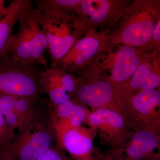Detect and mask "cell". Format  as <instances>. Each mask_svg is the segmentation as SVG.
Returning a JSON list of instances; mask_svg holds the SVG:
<instances>
[{"label":"cell","mask_w":160,"mask_h":160,"mask_svg":"<svg viewBox=\"0 0 160 160\" xmlns=\"http://www.w3.org/2000/svg\"><path fill=\"white\" fill-rule=\"evenodd\" d=\"M35 64L23 62L7 54L0 59V94L38 98L42 92Z\"/></svg>","instance_id":"7a4b0ae2"},{"label":"cell","mask_w":160,"mask_h":160,"mask_svg":"<svg viewBox=\"0 0 160 160\" xmlns=\"http://www.w3.org/2000/svg\"><path fill=\"white\" fill-rule=\"evenodd\" d=\"M39 82L42 92L49 96V103L53 107L70 100V96L55 79L45 70L40 75Z\"/></svg>","instance_id":"7c38bea8"},{"label":"cell","mask_w":160,"mask_h":160,"mask_svg":"<svg viewBox=\"0 0 160 160\" xmlns=\"http://www.w3.org/2000/svg\"><path fill=\"white\" fill-rule=\"evenodd\" d=\"M86 110L84 107L80 104L75 103L69 120V124L75 128L80 127L86 120Z\"/></svg>","instance_id":"44dd1931"},{"label":"cell","mask_w":160,"mask_h":160,"mask_svg":"<svg viewBox=\"0 0 160 160\" xmlns=\"http://www.w3.org/2000/svg\"><path fill=\"white\" fill-rule=\"evenodd\" d=\"M53 129L38 117L8 142V149L17 160H37L52 146Z\"/></svg>","instance_id":"3957f363"},{"label":"cell","mask_w":160,"mask_h":160,"mask_svg":"<svg viewBox=\"0 0 160 160\" xmlns=\"http://www.w3.org/2000/svg\"><path fill=\"white\" fill-rule=\"evenodd\" d=\"M140 61L135 49L125 46L117 54L112 70V77L117 82H122L134 73L139 65Z\"/></svg>","instance_id":"9c48e42d"},{"label":"cell","mask_w":160,"mask_h":160,"mask_svg":"<svg viewBox=\"0 0 160 160\" xmlns=\"http://www.w3.org/2000/svg\"><path fill=\"white\" fill-rule=\"evenodd\" d=\"M109 2L104 0H82L80 2L81 12L89 16L95 23L100 22L105 19L109 14Z\"/></svg>","instance_id":"ac0fdd59"},{"label":"cell","mask_w":160,"mask_h":160,"mask_svg":"<svg viewBox=\"0 0 160 160\" xmlns=\"http://www.w3.org/2000/svg\"><path fill=\"white\" fill-rule=\"evenodd\" d=\"M55 134L61 146L68 152L74 160H89L92 141L81 127L75 128L69 120H58L50 115Z\"/></svg>","instance_id":"277c9868"},{"label":"cell","mask_w":160,"mask_h":160,"mask_svg":"<svg viewBox=\"0 0 160 160\" xmlns=\"http://www.w3.org/2000/svg\"><path fill=\"white\" fill-rule=\"evenodd\" d=\"M30 6L19 18V28L12 38L7 54L15 59L28 64H33L31 57L30 39L28 30V10Z\"/></svg>","instance_id":"52a82bcc"},{"label":"cell","mask_w":160,"mask_h":160,"mask_svg":"<svg viewBox=\"0 0 160 160\" xmlns=\"http://www.w3.org/2000/svg\"><path fill=\"white\" fill-rule=\"evenodd\" d=\"M160 84L159 76L150 71L145 65L139 66L132 74L130 85L142 90L154 89Z\"/></svg>","instance_id":"2e32d148"},{"label":"cell","mask_w":160,"mask_h":160,"mask_svg":"<svg viewBox=\"0 0 160 160\" xmlns=\"http://www.w3.org/2000/svg\"><path fill=\"white\" fill-rule=\"evenodd\" d=\"M7 141V140L4 139L2 138H0V144L3 143L4 141Z\"/></svg>","instance_id":"83f0119b"},{"label":"cell","mask_w":160,"mask_h":160,"mask_svg":"<svg viewBox=\"0 0 160 160\" xmlns=\"http://www.w3.org/2000/svg\"><path fill=\"white\" fill-rule=\"evenodd\" d=\"M88 120L92 126L99 128L106 126L120 130L124 126V119L119 113L105 108H99L89 114Z\"/></svg>","instance_id":"4fadbf2b"},{"label":"cell","mask_w":160,"mask_h":160,"mask_svg":"<svg viewBox=\"0 0 160 160\" xmlns=\"http://www.w3.org/2000/svg\"><path fill=\"white\" fill-rule=\"evenodd\" d=\"M38 99L29 97L18 96L16 107L21 122V128L19 132L26 129L39 116L37 106Z\"/></svg>","instance_id":"5bb4252c"},{"label":"cell","mask_w":160,"mask_h":160,"mask_svg":"<svg viewBox=\"0 0 160 160\" xmlns=\"http://www.w3.org/2000/svg\"><path fill=\"white\" fill-rule=\"evenodd\" d=\"M152 36L154 39L160 42V21H158L157 25L155 27Z\"/></svg>","instance_id":"484cf974"},{"label":"cell","mask_w":160,"mask_h":160,"mask_svg":"<svg viewBox=\"0 0 160 160\" xmlns=\"http://www.w3.org/2000/svg\"><path fill=\"white\" fill-rule=\"evenodd\" d=\"M45 71L58 82L67 93L72 94L76 91L77 83L71 75L58 68H47Z\"/></svg>","instance_id":"ffe728a7"},{"label":"cell","mask_w":160,"mask_h":160,"mask_svg":"<svg viewBox=\"0 0 160 160\" xmlns=\"http://www.w3.org/2000/svg\"><path fill=\"white\" fill-rule=\"evenodd\" d=\"M37 160H74L69 158L58 147H52L45 152Z\"/></svg>","instance_id":"603a6c76"},{"label":"cell","mask_w":160,"mask_h":160,"mask_svg":"<svg viewBox=\"0 0 160 160\" xmlns=\"http://www.w3.org/2000/svg\"><path fill=\"white\" fill-rule=\"evenodd\" d=\"M39 9L32 6L28 10V30L30 39L32 61L35 65L46 66L47 61L45 55L48 49L46 35L41 29L38 21Z\"/></svg>","instance_id":"8992f818"},{"label":"cell","mask_w":160,"mask_h":160,"mask_svg":"<svg viewBox=\"0 0 160 160\" xmlns=\"http://www.w3.org/2000/svg\"><path fill=\"white\" fill-rule=\"evenodd\" d=\"M5 1L0 0V15L5 14L7 10V7L5 6Z\"/></svg>","instance_id":"4316f807"},{"label":"cell","mask_w":160,"mask_h":160,"mask_svg":"<svg viewBox=\"0 0 160 160\" xmlns=\"http://www.w3.org/2000/svg\"><path fill=\"white\" fill-rule=\"evenodd\" d=\"M160 103V92L155 89L142 90L132 99L134 109L143 115L150 114Z\"/></svg>","instance_id":"e0dca14e"},{"label":"cell","mask_w":160,"mask_h":160,"mask_svg":"<svg viewBox=\"0 0 160 160\" xmlns=\"http://www.w3.org/2000/svg\"><path fill=\"white\" fill-rule=\"evenodd\" d=\"M5 141L0 144V160H18L13 156L8 149V142Z\"/></svg>","instance_id":"d4e9b609"},{"label":"cell","mask_w":160,"mask_h":160,"mask_svg":"<svg viewBox=\"0 0 160 160\" xmlns=\"http://www.w3.org/2000/svg\"><path fill=\"white\" fill-rule=\"evenodd\" d=\"M158 145L156 137L150 132H138L132 138L127 149V154L131 159L139 160L153 151Z\"/></svg>","instance_id":"8fae6325"},{"label":"cell","mask_w":160,"mask_h":160,"mask_svg":"<svg viewBox=\"0 0 160 160\" xmlns=\"http://www.w3.org/2000/svg\"><path fill=\"white\" fill-rule=\"evenodd\" d=\"M155 26L150 20H143L131 23L123 29V42L134 46L142 45L152 36Z\"/></svg>","instance_id":"30bf717a"},{"label":"cell","mask_w":160,"mask_h":160,"mask_svg":"<svg viewBox=\"0 0 160 160\" xmlns=\"http://www.w3.org/2000/svg\"><path fill=\"white\" fill-rule=\"evenodd\" d=\"M15 133L11 131L7 124L0 110V138L11 141L14 138Z\"/></svg>","instance_id":"cb8c5ba5"},{"label":"cell","mask_w":160,"mask_h":160,"mask_svg":"<svg viewBox=\"0 0 160 160\" xmlns=\"http://www.w3.org/2000/svg\"><path fill=\"white\" fill-rule=\"evenodd\" d=\"M18 96L7 94H0V110L11 131H20L21 122L16 107Z\"/></svg>","instance_id":"9a60e30c"},{"label":"cell","mask_w":160,"mask_h":160,"mask_svg":"<svg viewBox=\"0 0 160 160\" xmlns=\"http://www.w3.org/2000/svg\"><path fill=\"white\" fill-rule=\"evenodd\" d=\"M80 0H37V8L45 10L69 15V11L81 12Z\"/></svg>","instance_id":"d6986e66"},{"label":"cell","mask_w":160,"mask_h":160,"mask_svg":"<svg viewBox=\"0 0 160 160\" xmlns=\"http://www.w3.org/2000/svg\"><path fill=\"white\" fill-rule=\"evenodd\" d=\"M75 103L70 100L55 106L54 113H52L54 116L58 118L59 119L68 120L70 116Z\"/></svg>","instance_id":"7402d4cb"},{"label":"cell","mask_w":160,"mask_h":160,"mask_svg":"<svg viewBox=\"0 0 160 160\" xmlns=\"http://www.w3.org/2000/svg\"><path fill=\"white\" fill-rule=\"evenodd\" d=\"M80 102L93 107H101L111 101L113 95L110 84L105 81H98L80 86L77 90Z\"/></svg>","instance_id":"ba28073f"},{"label":"cell","mask_w":160,"mask_h":160,"mask_svg":"<svg viewBox=\"0 0 160 160\" xmlns=\"http://www.w3.org/2000/svg\"><path fill=\"white\" fill-rule=\"evenodd\" d=\"M38 21L48 42L51 68H54L76 43L78 21L70 15L39 10Z\"/></svg>","instance_id":"6da1fadb"},{"label":"cell","mask_w":160,"mask_h":160,"mask_svg":"<svg viewBox=\"0 0 160 160\" xmlns=\"http://www.w3.org/2000/svg\"><path fill=\"white\" fill-rule=\"evenodd\" d=\"M29 0H13L0 15V59L7 54L14 33L13 27L22 13L32 5Z\"/></svg>","instance_id":"5b68a950"}]
</instances>
